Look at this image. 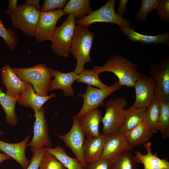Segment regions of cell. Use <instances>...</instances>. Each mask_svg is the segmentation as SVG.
Here are the masks:
<instances>
[{
  "instance_id": "1",
  "label": "cell",
  "mask_w": 169,
  "mask_h": 169,
  "mask_svg": "<svg viewBox=\"0 0 169 169\" xmlns=\"http://www.w3.org/2000/svg\"><path fill=\"white\" fill-rule=\"evenodd\" d=\"M135 64L125 57L116 54L111 57L102 66L93 67V69L99 74L103 72L113 73L122 85L134 87L140 74Z\"/></svg>"
},
{
  "instance_id": "2",
  "label": "cell",
  "mask_w": 169,
  "mask_h": 169,
  "mask_svg": "<svg viewBox=\"0 0 169 169\" xmlns=\"http://www.w3.org/2000/svg\"><path fill=\"white\" fill-rule=\"evenodd\" d=\"M94 33L88 28L76 26L70 52L77 61L74 72L77 74L84 71L85 64L92 61L90 52L94 40Z\"/></svg>"
},
{
  "instance_id": "3",
  "label": "cell",
  "mask_w": 169,
  "mask_h": 169,
  "mask_svg": "<svg viewBox=\"0 0 169 169\" xmlns=\"http://www.w3.org/2000/svg\"><path fill=\"white\" fill-rule=\"evenodd\" d=\"M13 69L22 80L29 82L32 84L37 95L41 96L48 95L51 79L53 76L49 68L44 64L38 63L31 67Z\"/></svg>"
},
{
  "instance_id": "4",
  "label": "cell",
  "mask_w": 169,
  "mask_h": 169,
  "mask_svg": "<svg viewBox=\"0 0 169 169\" xmlns=\"http://www.w3.org/2000/svg\"><path fill=\"white\" fill-rule=\"evenodd\" d=\"M127 104L126 99L120 96L106 102L105 104V113L101 120L103 125L102 133L108 135L120 131Z\"/></svg>"
},
{
  "instance_id": "5",
  "label": "cell",
  "mask_w": 169,
  "mask_h": 169,
  "mask_svg": "<svg viewBox=\"0 0 169 169\" xmlns=\"http://www.w3.org/2000/svg\"><path fill=\"white\" fill-rule=\"evenodd\" d=\"M115 0H109L98 10L93 11L90 14L75 21L77 25L88 28L91 24L96 22L111 23L117 24L123 29L126 26L134 29L131 23L126 19L118 15L115 11Z\"/></svg>"
},
{
  "instance_id": "6",
  "label": "cell",
  "mask_w": 169,
  "mask_h": 169,
  "mask_svg": "<svg viewBox=\"0 0 169 169\" xmlns=\"http://www.w3.org/2000/svg\"><path fill=\"white\" fill-rule=\"evenodd\" d=\"M75 19L74 14H69L62 24L56 27L54 31L51 41V48L57 56H69L76 26Z\"/></svg>"
},
{
  "instance_id": "7",
  "label": "cell",
  "mask_w": 169,
  "mask_h": 169,
  "mask_svg": "<svg viewBox=\"0 0 169 169\" xmlns=\"http://www.w3.org/2000/svg\"><path fill=\"white\" fill-rule=\"evenodd\" d=\"M40 13L33 6L20 4L10 16L11 25L29 36L34 37Z\"/></svg>"
},
{
  "instance_id": "8",
  "label": "cell",
  "mask_w": 169,
  "mask_h": 169,
  "mask_svg": "<svg viewBox=\"0 0 169 169\" xmlns=\"http://www.w3.org/2000/svg\"><path fill=\"white\" fill-rule=\"evenodd\" d=\"M122 86L118 80L112 85L104 89L87 85L85 92L78 94L79 97L83 99V103L80 110L75 116L79 118L90 111L97 109L100 106L104 105V100L114 91L120 89Z\"/></svg>"
},
{
  "instance_id": "9",
  "label": "cell",
  "mask_w": 169,
  "mask_h": 169,
  "mask_svg": "<svg viewBox=\"0 0 169 169\" xmlns=\"http://www.w3.org/2000/svg\"><path fill=\"white\" fill-rule=\"evenodd\" d=\"M149 73L156 83L155 99L159 101H169V56L157 63L151 64Z\"/></svg>"
},
{
  "instance_id": "10",
  "label": "cell",
  "mask_w": 169,
  "mask_h": 169,
  "mask_svg": "<svg viewBox=\"0 0 169 169\" xmlns=\"http://www.w3.org/2000/svg\"><path fill=\"white\" fill-rule=\"evenodd\" d=\"M72 118L73 123L70 130L65 135L58 133L57 134L59 138L63 141L65 146L70 149L76 158L85 169L87 164L83 153L85 136L79 125L78 118L74 115Z\"/></svg>"
},
{
  "instance_id": "11",
  "label": "cell",
  "mask_w": 169,
  "mask_h": 169,
  "mask_svg": "<svg viewBox=\"0 0 169 169\" xmlns=\"http://www.w3.org/2000/svg\"><path fill=\"white\" fill-rule=\"evenodd\" d=\"M136 99L131 108H148L155 99L156 83L151 76L141 74L134 86Z\"/></svg>"
},
{
  "instance_id": "12",
  "label": "cell",
  "mask_w": 169,
  "mask_h": 169,
  "mask_svg": "<svg viewBox=\"0 0 169 169\" xmlns=\"http://www.w3.org/2000/svg\"><path fill=\"white\" fill-rule=\"evenodd\" d=\"M65 15L63 9H61L41 12L34 36L36 40L39 42L51 41L57 22Z\"/></svg>"
},
{
  "instance_id": "13",
  "label": "cell",
  "mask_w": 169,
  "mask_h": 169,
  "mask_svg": "<svg viewBox=\"0 0 169 169\" xmlns=\"http://www.w3.org/2000/svg\"><path fill=\"white\" fill-rule=\"evenodd\" d=\"M45 107L34 110L35 120L33 126V136L28 144L33 153L43 147H50L51 141L49 136L48 126L45 118Z\"/></svg>"
},
{
  "instance_id": "14",
  "label": "cell",
  "mask_w": 169,
  "mask_h": 169,
  "mask_svg": "<svg viewBox=\"0 0 169 169\" xmlns=\"http://www.w3.org/2000/svg\"><path fill=\"white\" fill-rule=\"evenodd\" d=\"M125 134L119 131L107 135L101 159L113 161L123 152L133 150Z\"/></svg>"
},
{
  "instance_id": "15",
  "label": "cell",
  "mask_w": 169,
  "mask_h": 169,
  "mask_svg": "<svg viewBox=\"0 0 169 169\" xmlns=\"http://www.w3.org/2000/svg\"><path fill=\"white\" fill-rule=\"evenodd\" d=\"M49 69L54 78L50 81L49 90L61 89L65 96L74 97V91L72 85L76 80L78 74L74 71L63 73L50 68Z\"/></svg>"
},
{
  "instance_id": "16",
  "label": "cell",
  "mask_w": 169,
  "mask_h": 169,
  "mask_svg": "<svg viewBox=\"0 0 169 169\" xmlns=\"http://www.w3.org/2000/svg\"><path fill=\"white\" fill-rule=\"evenodd\" d=\"M30 139V136L28 135L23 141L16 143H8L0 140V151L14 159L23 169H26L30 161L27 159L25 151L29 146L28 142Z\"/></svg>"
},
{
  "instance_id": "17",
  "label": "cell",
  "mask_w": 169,
  "mask_h": 169,
  "mask_svg": "<svg viewBox=\"0 0 169 169\" xmlns=\"http://www.w3.org/2000/svg\"><path fill=\"white\" fill-rule=\"evenodd\" d=\"M32 84L25 82V87L23 92L17 98V102L21 105L29 108L34 110H39L43 105L49 99L56 96L55 93L49 96H41L34 92Z\"/></svg>"
},
{
  "instance_id": "18",
  "label": "cell",
  "mask_w": 169,
  "mask_h": 169,
  "mask_svg": "<svg viewBox=\"0 0 169 169\" xmlns=\"http://www.w3.org/2000/svg\"><path fill=\"white\" fill-rule=\"evenodd\" d=\"M107 138L102 133L97 136L87 138L83 146V153L87 164L101 159Z\"/></svg>"
},
{
  "instance_id": "19",
  "label": "cell",
  "mask_w": 169,
  "mask_h": 169,
  "mask_svg": "<svg viewBox=\"0 0 169 169\" xmlns=\"http://www.w3.org/2000/svg\"><path fill=\"white\" fill-rule=\"evenodd\" d=\"M1 78L6 88V94L12 97H17L23 91L25 81L22 80L9 65L3 66L1 71Z\"/></svg>"
},
{
  "instance_id": "20",
  "label": "cell",
  "mask_w": 169,
  "mask_h": 169,
  "mask_svg": "<svg viewBox=\"0 0 169 169\" xmlns=\"http://www.w3.org/2000/svg\"><path fill=\"white\" fill-rule=\"evenodd\" d=\"M102 112L98 109L90 111L78 118L79 125L87 138L98 136Z\"/></svg>"
},
{
  "instance_id": "21",
  "label": "cell",
  "mask_w": 169,
  "mask_h": 169,
  "mask_svg": "<svg viewBox=\"0 0 169 169\" xmlns=\"http://www.w3.org/2000/svg\"><path fill=\"white\" fill-rule=\"evenodd\" d=\"M151 142H148L143 145L147 153L144 155L136 151L135 157L138 163L144 166L143 169H169V162L166 158L161 159L156 154L152 152Z\"/></svg>"
},
{
  "instance_id": "22",
  "label": "cell",
  "mask_w": 169,
  "mask_h": 169,
  "mask_svg": "<svg viewBox=\"0 0 169 169\" xmlns=\"http://www.w3.org/2000/svg\"><path fill=\"white\" fill-rule=\"evenodd\" d=\"M122 33L126 35L133 43L139 42L145 44H164L169 47V32L156 36L142 34L136 32L134 29L126 26L121 29Z\"/></svg>"
},
{
  "instance_id": "23",
  "label": "cell",
  "mask_w": 169,
  "mask_h": 169,
  "mask_svg": "<svg viewBox=\"0 0 169 169\" xmlns=\"http://www.w3.org/2000/svg\"><path fill=\"white\" fill-rule=\"evenodd\" d=\"M153 134L144 120L126 135L129 143L134 148L148 142Z\"/></svg>"
},
{
  "instance_id": "24",
  "label": "cell",
  "mask_w": 169,
  "mask_h": 169,
  "mask_svg": "<svg viewBox=\"0 0 169 169\" xmlns=\"http://www.w3.org/2000/svg\"><path fill=\"white\" fill-rule=\"evenodd\" d=\"M147 108H131L125 109V115L120 132L126 134L142 122L144 120Z\"/></svg>"
},
{
  "instance_id": "25",
  "label": "cell",
  "mask_w": 169,
  "mask_h": 169,
  "mask_svg": "<svg viewBox=\"0 0 169 169\" xmlns=\"http://www.w3.org/2000/svg\"><path fill=\"white\" fill-rule=\"evenodd\" d=\"M17 97H12L3 92L0 86V104L6 114V122L9 125L14 126L17 124L18 117L15 112Z\"/></svg>"
},
{
  "instance_id": "26",
  "label": "cell",
  "mask_w": 169,
  "mask_h": 169,
  "mask_svg": "<svg viewBox=\"0 0 169 169\" xmlns=\"http://www.w3.org/2000/svg\"><path fill=\"white\" fill-rule=\"evenodd\" d=\"M90 2L89 0H70L63 9L66 15L74 14L75 19L78 20L88 15L93 11Z\"/></svg>"
},
{
  "instance_id": "27",
  "label": "cell",
  "mask_w": 169,
  "mask_h": 169,
  "mask_svg": "<svg viewBox=\"0 0 169 169\" xmlns=\"http://www.w3.org/2000/svg\"><path fill=\"white\" fill-rule=\"evenodd\" d=\"M46 150L53 154L66 169H85L76 158L68 156L65 149L60 146L55 148L46 147Z\"/></svg>"
},
{
  "instance_id": "28",
  "label": "cell",
  "mask_w": 169,
  "mask_h": 169,
  "mask_svg": "<svg viewBox=\"0 0 169 169\" xmlns=\"http://www.w3.org/2000/svg\"><path fill=\"white\" fill-rule=\"evenodd\" d=\"M160 114L158 128L161 133V138L169 137V101H159Z\"/></svg>"
},
{
  "instance_id": "29",
  "label": "cell",
  "mask_w": 169,
  "mask_h": 169,
  "mask_svg": "<svg viewBox=\"0 0 169 169\" xmlns=\"http://www.w3.org/2000/svg\"><path fill=\"white\" fill-rule=\"evenodd\" d=\"M160 114L159 101L155 99L147 108L144 119L146 123L153 134L159 131L158 122Z\"/></svg>"
},
{
  "instance_id": "30",
  "label": "cell",
  "mask_w": 169,
  "mask_h": 169,
  "mask_svg": "<svg viewBox=\"0 0 169 169\" xmlns=\"http://www.w3.org/2000/svg\"><path fill=\"white\" fill-rule=\"evenodd\" d=\"M76 82L84 83L100 89L109 87L104 84L99 78V74L94 70L88 69L78 74Z\"/></svg>"
},
{
  "instance_id": "31",
  "label": "cell",
  "mask_w": 169,
  "mask_h": 169,
  "mask_svg": "<svg viewBox=\"0 0 169 169\" xmlns=\"http://www.w3.org/2000/svg\"><path fill=\"white\" fill-rule=\"evenodd\" d=\"M137 162L131 151L122 153L113 163L111 169H138Z\"/></svg>"
},
{
  "instance_id": "32",
  "label": "cell",
  "mask_w": 169,
  "mask_h": 169,
  "mask_svg": "<svg viewBox=\"0 0 169 169\" xmlns=\"http://www.w3.org/2000/svg\"><path fill=\"white\" fill-rule=\"evenodd\" d=\"M0 37L4 40L12 51L15 49L18 39L16 32L10 28H6L3 23L0 16Z\"/></svg>"
},
{
  "instance_id": "33",
  "label": "cell",
  "mask_w": 169,
  "mask_h": 169,
  "mask_svg": "<svg viewBox=\"0 0 169 169\" xmlns=\"http://www.w3.org/2000/svg\"><path fill=\"white\" fill-rule=\"evenodd\" d=\"M160 0H142L141 5L136 13L135 18L140 21H145L149 14L155 9Z\"/></svg>"
},
{
  "instance_id": "34",
  "label": "cell",
  "mask_w": 169,
  "mask_h": 169,
  "mask_svg": "<svg viewBox=\"0 0 169 169\" xmlns=\"http://www.w3.org/2000/svg\"><path fill=\"white\" fill-rule=\"evenodd\" d=\"M52 154L46 151L41 159L39 169H66Z\"/></svg>"
},
{
  "instance_id": "35",
  "label": "cell",
  "mask_w": 169,
  "mask_h": 169,
  "mask_svg": "<svg viewBox=\"0 0 169 169\" xmlns=\"http://www.w3.org/2000/svg\"><path fill=\"white\" fill-rule=\"evenodd\" d=\"M155 10L161 21L169 22V0H160Z\"/></svg>"
},
{
  "instance_id": "36",
  "label": "cell",
  "mask_w": 169,
  "mask_h": 169,
  "mask_svg": "<svg viewBox=\"0 0 169 169\" xmlns=\"http://www.w3.org/2000/svg\"><path fill=\"white\" fill-rule=\"evenodd\" d=\"M67 2V0H45L41 7V12H46L64 8ZM56 10V9H55Z\"/></svg>"
},
{
  "instance_id": "37",
  "label": "cell",
  "mask_w": 169,
  "mask_h": 169,
  "mask_svg": "<svg viewBox=\"0 0 169 169\" xmlns=\"http://www.w3.org/2000/svg\"><path fill=\"white\" fill-rule=\"evenodd\" d=\"M46 151V147H43L33 153L30 164L26 169H39L42 157Z\"/></svg>"
},
{
  "instance_id": "38",
  "label": "cell",
  "mask_w": 169,
  "mask_h": 169,
  "mask_svg": "<svg viewBox=\"0 0 169 169\" xmlns=\"http://www.w3.org/2000/svg\"><path fill=\"white\" fill-rule=\"evenodd\" d=\"M113 162L110 160L101 159L87 164L85 169H111Z\"/></svg>"
},
{
  "instance_id": "39",
  "label": "cell",
  "mask_w": 169,
  "mask_h": 169,
  "mask_svg": "<svg viewBox=\"0 0 169 169\" xmlns=\"http://www.w3.org/2000/svg\"><path fill=\"white\" fill-rule=\"evenodd\" d=\"M18 0H9L8 1V6L6 12V13L9 16L11 15L16 10Z\"/></svg>"
},
{
  "instance_id": "40",
  "label": "cell",
  "mask_w": 169,
  "mask_h": 169,
  "mask_svg": "<svg viewBox=\"0 0 169 169\" xmlns=\"http://www.w3.org/2000/svg\"><path fill=\"white\" fill-rule=\"evenodd\" d=\"M128 1V0H119V6L117 13L122 17L126 10V6Z\"/></svg>"
},
{
  "instance_id": "41",
  "label": "cell",
  "mask_w": 169,
  "mask_h": 169,
  "mask_svg": "<svg viewBox=\"0 0 169 169\" xmlns=\"http://www.w3.org/2000/svg\"><path fill=\"white\" fill-rule=\"evenodd\" d=\"M25 4L33 6L40 11L41 7L39 5L38 0H27L25 2Z\"/></svg>"
},
{
  "instance_id": "42",
  "label": "cell",
  "mask_w": 169,
  "mask_h": 169,
  "mask_svg": "<svg viewBox=\"0 0 169 169\" xmlns=\"http://www.w3.org/2000/svg\"><path fill=\"white\" fill-rule=\"evenodd\" d=\"M11 158L5 154L0 152V163L3 161Z\"/></svg>"
},
{
  "instance_id": "43",
  "label": "cell",
  "mask_w": 169,
  "mask_h": 169,
  "mask_svg": "<svg viewBox=\"0 0 169 169\" xmlns=\"http://www.w3.org/2000/svg\"><path fill=\"white\" fill-rule=\"evenodd\" d=\"M0 135H4L3 131H0Z\"/></svg>"
},
{
  "instance_id": "44",
  "label": "cell",
  "mask_w": 169,
  "mask_h": 169,
  "mask_svg": "<svg viewBox=\"0 0 169 169\" xmlns=\"http://www.w3.org/2000/svg\"></svg>"
}]
</instances>
